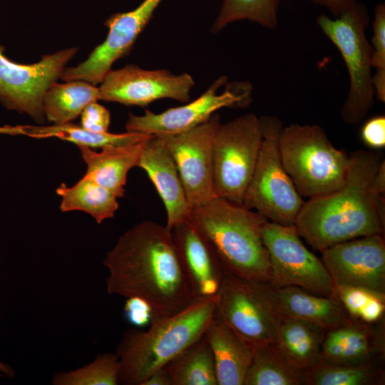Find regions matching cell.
Returning <instances> with one entry per match:
<instances>
[{"mask_svg":"<svg viewBox=\"0 0 385 385\" xmlns=\"http://www.w3.org/2000/svg\"><path fill=\"white\" fill-rule=\"evenodd\" d=\"M103 264L108 293L143 299L153 319L177 313L194 299L171 230L154 221L124 232Z\"/></svg>","mask_w":385,"mask_h":385,"instance_id":"6da1fadb","label":"cell"},{"mask_svg":"<svg viewBox=\"0 0 385 385\" xmlns=\"http://www.w3.org/2000/svg\"><path fill=\"white\" fill-rule=\"evenodd\" d=\"M349 154L344 183L304 202L294 223L299 236L319 252L351 239L384 234L385 200L374 185L383 155L365 150Z\"/></svg>","mask_w":385,"mask_h":385,"instance_id":"7a4b0ae2","label":"cell"},{"mask_svg":"<svg viewBox=\"0 0 385 385\" xmlns=\"http://www.w3.org/2000/svg\"><path fill=\"white\" fill-rule=\"evenodd\" d=\"M217 295L195 298L180 312L152 319L146 331L130 329L116 349L119 384L142 385L155 371L202 337L215 314Z\"/></svg>","mask_w":385,"mask_h":385,"instance_id":"3957f363","label":"cell"},{"mask_svg":"<svg viewBox=\"0 0 385 385\" xmlns=\"http://www.w3.org/2000/svg\"><path fill=\"white\" fill-rule=\"evenodd\" d=\"M190 217L227 272L255 282H270V263L262 235L268 220L219 197L192 208Z\"/></svg>","mask_w":385,"mask_h":385,"instance_id":"277c9868","label":"cell"},{"mask_svg":"<svg viewBox=\"0 0 385 385\" xmlns=\"http://www.w3.org/2000/svg\"><path fill=\"white\" fill-rule=\"evenodd\" d=\"M279 148L283 165L302 197L322 196L339 188L351 165L318 125L292 123L282 128Z\"/></svg>","mask_w":385,"mask_h":385,"instance_id":"5b68a950","label":"cell"},{"mask_svg":"<svg viewBox=\"0 0 385 385\" xmlns=\"http://www.w3.org/2000/svg\"><path fill=\"white\" fill-rule=\"evenodd\" d=\"M317 23L327 37L338 48L346 63L349 89L340 111L342 120L350 125L360 123L372 108L375 92L372 83V47L366 36L369 24L365 4L358 1L339 17L325 14Z\"/></svg>","mask_w":385,"mask_h":385,"instance_id":"8992f818","label":"cell"},{"mask_svg":"<svg viewBox=\"0 0 385 385\" xmlns=\"http://www.w3.org/2000/svg\"><path fill=\"white\" fill-rule=\"evenodd\" d=\"M259 118L262 143L242 205L255 210L269 221L294 225L304 201L281 159L279 139L283 125L275 116L262 115Z\"/></svg>","mask_w":385,"mask_h":385,"instance_id":"52a82bcc","label":"cell"},{"mask_svg":"<svg viewBox=\"0 0 385 385\" xmlns=\"http://www.w3.org/2000/svg\"><path fill=\"white\" fill-rule=\"evenodd\" d=\"M262 138L260 118L252 113L219 123L212 142L216 197L242 205Z\"/></svg>","mask_w":385,"mask_h":385,"instance_id":"ba28073f","label":"cell"},{"mask_svg":"<svg viewBox=\"0 0 385 385\" xmlns=\"http://www.w3.org/2000/svg\"><path fill=\"white\" fill-rule=\"evenodd\" d=\"M262 235L270 263V283L295 286L317 295L337 297L323 262L304 245L294 225L266 220Z\"/></svg>","mask_w":385,"mask_h":385,"instance_id":"9c48e42d","label":"cell"},{"mask_svg":"<svg viewBox=\"0 0 385 385\" xmlns=\"http://www.w3.org/2000/svg\"><path fill=\"white\" fill-rule=\"evenodd\" d=\"M227 82L226 76L219 77L200 97L184 106L159 113L148 110L142 115L130 113L125 128L128 132L150 135H174L201 125L220 108L247 106L252 101L251 83H230L222 93H217Z\"/></svg>","mask_w":385,"mask_h":385,"instance_id":"30bf717a","label":"cell"},{"mask_svg":"<svg viewBox=\"0 0 385 385\" xmlns=\"http://www.w3.org/2000/svg\"><path fill=\"white\" fill-rule=\"evenodd\" d=\"M77 51V48H65L45 55L36 63L22 64L7 58L0 45L1 104L7 109L28 114L36 122H43V97Z\"/></svg>","mask_w":385,"mask_h":385,"instance_id":"8fae6325","label":"cell"},{"mask_svg":"<svg viewBox=\"0 0 385 385\" xmlns=\"http://www.w3.org/2000/svg\"><path fill=\"white\" fill-rule=\"evenodd\" d=\"M215 316L251 344H273L279 316L260 282L226 272L217 294Z\"/></svg>","mask_w":385,"mask_h":385,"instance_id":"7c38bea8","label":"cell"},{"mask_svg":"<svg viewBox=\"0 0 385 385\" xmlns=\"http://www.w3.org/2000/svg\"><path fill=\"white\" fill-rule=\"evenodd\" d=\"M220 123V115L215 113L208 120L189 130L160 135L175 161L191 208L216 197L212 142Z\"/></svg>","mask_w":385,"mask_h":385,"instance_id":"4fadbf2b","label":"cell"},{"mask_svg":"<svg viewBox=\"0 0 385 385\" xmlns=\"http://www.w3.org/2000/svg\"><path fill=\"white\" fill-rule=\"evenodd\" d=\"M163 1L143 0L131 11L111 15L105 22L108 28L105 41L82 63L64 68L60 78L83 81L94 86L101 83L115 61L128 54Z\"/></svg>","mask_w":385,"mask_h":385,"instance_id":"5bb4252c","label":"cell"},{"mask_svg":"<svg viewBox=\"0 0 385 385\" xmlns=\"http://www.w3.org/2000/svg\"><path fill=\"white\" fill-rule=\"evenodd\" d=\"M101 83L100 100L143 107L162 98L187 102L195 81L186 73L174 75L165 69L127 65L111 70Z\"/></svg>","mask_w":385,"mask_h":385,"instance_id":"9a60e30c","label":"cell"},{"mask_svg":"<svg viewBox=\"0 0 385 385\" xmlns=\"http://www.w3.org/2000/svg\"><path fill=\"white\" fill-rule=\"evenodd\" d=\"M321 260L334 285L363 287L385 294L384 235L363 236L332 245Z\"/></svg>","mask_w":385,"mask_h":385,"instance_id":"2e32d148","label":"cell"},{"mask_svg":"<svg viewBox=\"0 0 385 385\" xmlns=\"http://www.w3.org/2000/svg\"><path fill=\"white\" fill-rule=\"evenodd\" d=\"M171 232L194 299L216 296L227 272L209 242L190 217Z\"/></svg>","mask_w":385,"mask_h":385,"instance_id":"e0dca14e","label":"cell"},{"mask_svg":"<svg viewBox=\"0 0 385 385\" xmlns=\"http://www.w3.org/2000/svg\"><path fill=\"white\" fill-rule=\"evenodd\" d=\"M384 319L375 323L359 319L326 331L321 360L334 364H362L384 360Z\"/></svg>","mask_w":385,"mask_h":385,"instance_id":"ac0fdd59","label":"cell"},{"mask_svg":"<svg viewBox=\"0 0 385 385\" xmlns=\"http://www.w3.org/2000/svg\"><path fill=\"white\" fill-rule=\"evenodd\" d=\"M137 167L147 173L166 210V227L170 230L188 219L189 205L175 161L163 138L151 135L145 142Z\"/></svg>","mask_w":385,"mask_h":385,"instance_id":"d6986e66","label":"cell"},{"mask_svg":"<svg viewBox=\"0 0 385 385\" xmlns=\"http://www.w3.org/2000/svg\"><path fill=\"white\" fill-rule=\"evenodd\" d=\"M260 286L279 317L308 322L326 330L352 319L337 297L317 295L295 286L260 282Z\"/></svg>","mask_w":385,"mask_h":385,"instance_id":"ffe728a7","label":"cell"},{"mask_svg":"<svg viewBox=\"0 0 385 385\" xmlns=\"http://www.w3.org/2000/svg\"><path fill=\"white\" fill-rule=\"evenodd\" d=\"M204 335L212 352L217 385H244L252 359L251 343L215 314Z\"/></svg>","mask_w":385,"mask_h":385,"instance_id":"44dd1931","label":"cell"},{"mask_svg":"<svg viewBox=\"0 0 385 385\" xmlns=\"http://www.w3.org/2000/svg\"><path fill=\"white\" fill-rule=\"evenodd\" d=\"M149 137L128 144L107 145L101 148L100 152L88 147H78L87 166L85 175L112 191L118 198L123 197L128 173L138 165L143 145Z\"/></svg>","mask_w":385,"mask_h":385,"instance_id":"7402d4cb","label":"cell"},{"mask_svg":"<svg viewBox=\"0 0 385 385\" xmlns=\"http://www.w3.org/2000/svg\"><path fill=\"white\" fill-rule=\"evenodd\" d=\"M326 331L308 322L279 317L273 344L293 368L303 374L320 361Z\"/></svg>","mask_w":385,"mask_h":385,"instance_id":"603a6c76","label":"cell"},{"mask_svg":"<svg viewBox=\"0 0 385 385\" xmlns=\"http://www.w3.org/2000/svg\"><path fill=\"white\" fill-rule=\"evenodd\" d=\"M100 100L99 88L83 81L53 83L42 101L44 117L54 124L68 123L90 103Z\"/></svg>","mask_w":385,"mask_h":385,"instance_id":"cb8c5ba5","label":"cell"},{"mask_svg":"<svg viewBox=\"0 0 385 385\" xmlns=\"http://www.w3.org/2000/svg\"><path fill=\"white\" fill-rule=\"evenodd\" d=\"M56 193L61 197L62 212L83 211L98 224L112 218L119 207L118 197L112 191L86 175L71 187L62 183L56 189Z\"/></svg>","mask_w":385,"mask_h":385,"instance_id":"d4e9b609","label":"cell"},{"mask_svg":"<svg viewBox=\"0 0 385 385\" xmlns=\"http://www.w3.org/2000/svg\"><path fill=\"white\" fill-rule=\"evenodd\" d=\"M172 385H217L210 344L203 335L165 366Z\"/></svg>","mask_w":385,"mask_h":385,"instance_id":"484cf974","label":"cell"},{"mask_svg":"<svg viewBox=\"0 0 385 385\" xmlns=\"http://www.w3.org/2000/svg\"><path fill=\"white\" fill-rule=\"evenodd\" d=\"M383 361L345 364L320 361L303 373V384L304 385L384 384L385 373Z\"/></svg>","mask_w":385,"mask_h":385,"instance_id":"4316f807","label":"cell"},{"mask_svg":"<svg viewBox=\"0 0 385 385\" xmlns=\"http://www.w3.org/2000/svg\"><path fill=\"white\" fill-rule=\"evenodd\" d=\"M252 359L244 385H304L303 374L293 368L273 344H251Z\"/></svg>","mask_w":385,"mask_h":385,"instance_id":"83f0119b","label":"cell"},{"mask_svg":"<svg viewBox=\"0 0 385 385\" xmlns=\"http://www.w3.org/2000/svg\"><path fill=\"white\" fill-rule=\"evenodd\" d=\"M25 135L34 138L56 137L91 149L102 148L107 145H124L138 142L150 136V135L126 132L111 133L94 132L81 125L70 123L48 126L24 125Z\"/></svg>","mask_w":385,"mask_h":385,"instance_id":"f1b7e54d","label":"cell"},{"mask_svg":"<svg viewBox=\"0 0 385 385\" xmlns=\"http://www.w3.org/2000/svg\"><path fill=\"white\" fill-rule=\"evenodd\" d=\"M282 0H222L212 25L216 34L228 24L243 20L258 24L270 29L278 24V12Z\"/></svg>","mask_w":385,"mask_h":385,"instance_id":"f546056e","label":"cell"},{"mask_svg":"<svg viewBox=\"0 0 385 385\" xmlns=\"http://www.w3.org/2000/svg\"><path fill=\"white\" fill-rule=\"evenodd\" d=\"M120 369L116 353H106L80 369L55 374L51 382L54 385H116Z\"/></svg>","mask_w":385,"mask_h":385,"instance_id":"4dcf8cb0","label":"cell"},{"mask_svg":"<svg viewBox=\"0 0 385 385\" xmlns=\"http://www.w3.org/2000/svg\"><path fill=\"white\" fill-rule=\"evenodd\" d=\"M371 39V66L376 69L372 76L375 97L385 102V4L379 3L374 10Z\"/></svg>","mask_w":385,"mask_h":385,"instance_id":"1f68e13d","label":"cell"},{"mask_svg":"<svg viewBox=\"0 0 385 385\" xmlns=\"http://www.w3.org/2000/svg\"><path fill=\"white\" fill-rule=\"evenodd\" d=\"M334 289L335 296L349 316L354 319H359L361 312L374 295L381 294L363 287L353 286H337Z\"/></svg>","mask_w":385,"mask_h":385,"instance_id":"d6a6232c","label":"cell"},{"mask_svg":"<svg viewBox=\"0 0 385 385\" xmlns=\"http://www.w3.org/2000/svg\"><path fill=\"white\" fill-rule=\"evenodd\" d=\"M81 126L94 132H108L111 115L107 108L93 102L88 105L81 113Z\"/></svg>","mask_w":385,"mask_h":385,"instance_id":"836d02e7","label":"cell"},{"mask_svg":"<svg viewBox=\"0 0 385 385\" xmlns=\"http://www.w3.org/2000/svg\"><path fill=\"white\" fill-rule=\"evenodd\" d=\"M124 315L130 324L138 327L150 324L153 318L150 304L143 299L137 297L127 298Z\"/></svg>","mask_w":385,"mask_h":385,"instance_id":"e575fe53","label":"cell"},{"mask_svg":"<svg viewBox=\"0 0 385 385\" xmlns=\"http://www.w3.org/2000/svg\"><path fill=\"white\" fill-rule=\"evenodd\" d=\"M360 135L364 143L374 149L385 147V116L379 115L366 120L362 125Z\"/></svg>","mask_w":385,"mask_h":385,"instance_id":"d590c367","label":"cell"},{"mask_svg":"<svg viewBox=\"0 0 385 385\" xmlns=\"http://www.w3.org/2000/svg\"><path fill=\"white\" fill-rule=\"evenodd\" d=\"M309 2L324 6L334 18L340 16L351 9L359 0H308Z\"/></svg>","mask_w":385,"mask_h":385,"instance_id":"8d00e7d4","label":"cell"},{"mask_svg":"<svg viewBox=\"0 0 385 385\" xmlns=\"http://www.w3.org/2000/svg\"><path fill=\"white\" fill-rule=\"evenodd\" d=\"M142 385H172V381L163 367L153 372Z\"/></svg>","mask_w":385,"mask_h":385,"instance_id":"74e56055","label":"cell"},{"mask_svg":"<svg viewBox=\"0 0 385 385\" xmlns=\"http://www.w3.org/2000/svg\"><path fill=\"white\" fill-rule=\"evenodd\" d=\"M0 133L11 135H25L24 125H4L0 126Z\"/></svg>","mask_w":385,"mask_h":385,"instance_id":"f35d334b","label":"cell"},{"mask_svg":"<svg viewBox=\"0 0 385 385\" xmlns=\"http://www.w3.org/2000/svg\"><path fill=\"white\" fill-rule=\"evenodd\" d=\"M15 375L14 369L8 364L0 361V376L12 378Z\"/></svg>","mask_w":385,"mask_h":385,"instance_id":"ab89813d","label":"cell"}]
</instances>
